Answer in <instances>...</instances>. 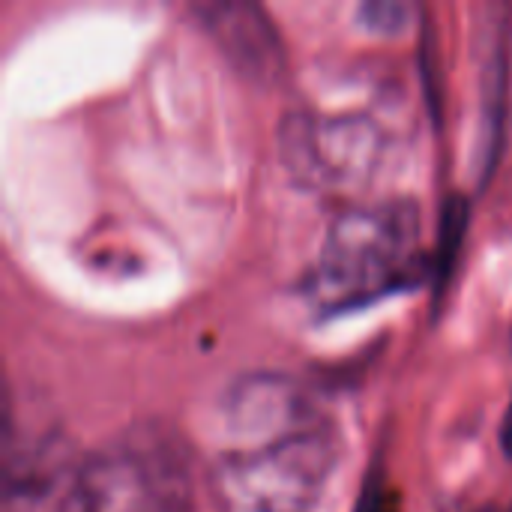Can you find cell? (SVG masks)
I'll use <instances>...</instances> for the list:
<instances>
[{"label": "cell", "mask_w": 512, "mask_h": 512, "mask_svg": "<svg viewBox=\"0 0 512 512\" xmlns=\"http://www.w3.org/2000/svg\"><path fill=\"white\" fill-rule=\"evenodd\" d=\"M57 512H192V465L165 426H135L87 456Z\"/></svg>", "instance_id": "1"}, {"label": "cell", "mask_w": 512, "mask_h": 512, "mask_svg": "<svg viewBox=\"0 0 512 512\" xmlns=\"http://www.w3.org/2000/svg\"><path fill=\"white\" fill-rule=\"evenodd\" d=\"M339 453V432L321 417L225 450L213 468V486L234 512H312L336 474Z\"/></svg>", "instance_id": "2"}, {"label": "cell", "mask_w": 512, "mask_h": 512, "mask_svg": "<svg viewBox=\"0 0 512 512\" xmlns=\"http://www.w3.org/2000/svg\"><path fill=\"white\" fill-rule=\"evenodd\" d=\"M420 213L414 201H384L342 213L327 234L318 291L333 306H351L399 288L420 267Z\"/></svg>", "instance_id": "3"}, {"label": "cell", "mask_w": 512, "mask_h": 512, "mask_svg": "<svg viewBox=\"0 0 512 512\" xmlns=\"http://www.w3.org/2000/svg\"><path fill=\"white\" fill-rule=\"evenodd\" d=\"M279 150L291 174L309 186L363 180L378 156V132L363 117L291 114L282 123Z\"/></svg>", "instance_id": "4"}, {"label": "cell", "mask_w": 512, "mask_h": 512, "mask_svg": "<svg viewBox=\"0 0 512 512\" xmlns=\"http://www.w3.org/2000/svg\"><path fill=\"white\" fill-rule=\"evenodd\" d=\"M201 27L213 36L222 54L234 63L237 72L258 84H273L285 69L282 39L270 15L258 3L237 0H210L195 3L192 9Z\"/></svg>", "instance_id": "5"}, {"label": "cell", "mask_w": 512, "mask_h": 512, "mask_svg": "<svg viewBox=\"0 0 512 512\" xmlns=\"http://www.w3.org/2000/svg\"><path fill=\"white\" fill-rule=\"evenodd\" d=\"M222 414L228 435L237 441L234 447L276 438L321 420L303 390L279 375H255L237 381L222 405Z\"/></svg>", "instance_id": "6"}, {"label": "cell", "mask_w": 512, "mask_h": 512, "mask_svg": "<svg viewBox=\"0 0 512 512\" xmlns=\"http://www.w3.org/2000/svg\"><path fill=\"white\" fill-rule=\"evenodd\" d=\"M468 216H471V204L462 195L447 198L444 213H441V228H438V258L432 264V270L438 273V285H444V279L450 276L456 255L462 249L465 231H468Z\"/></svg>", "instance_id": "7"}, {"label": "cell", "mask_w": 512, "mask_h": 512, "mask_svg": "<svg viewBox=\"0 0 512 512\" xmlns=\"http://www.w3.org/2000/svg\"><path fill=\"white\" fill-rule=\"evenodd\" d=\"M411 6L408 3H396V0H375V3H366L360 9V18L369 30L375 33H384V36H393V33H402L408 24H411Z\"/></svg>", "instance_id": "8"}, {"label": "cell", "mask_w": 512, "mask_h": 512, "mask_svg": "<svg viewBox=\"0 0 512 512\" xmlns=\"http://www.w3.org/2000/svg\"><path fill=\"white\" fill-rule=\"evenodd\" d=\"M501 450L512 459V405L504 414V423H501Z\"/></svg>", "instance_id": "9"}, {"label": "cell", "mask_w": 512, "mask_h": 512, "mask_svg": "<svg viewBox=\"0 0 512 512\" xmlns=\"http://www.w3.org/2000/svg\"><path fill=\"white\" fill-rule=\"evenodd\" d=\"M507 512H512V507H510V510H507Z\"/></svg>", "instance_id": "10"}]
</instances>
